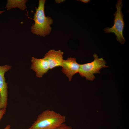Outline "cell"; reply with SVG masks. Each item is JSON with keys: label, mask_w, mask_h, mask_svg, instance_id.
<instances>
[{"label": "cell", "mask_w": 129, "mask_h": 129, "mask_svg": "<svg viewBox=\"0 0 129 129\" xmlns=\"http://www.w3.org/2000/svg\"><path fill=\"white\" fill-rule=\"evenodd\" d=\"M80 66V64L76 62L75 58L70 57L64 60L61 71L70 81L73 75L78 73Z\"/></svg>", "instance_id": "6"}, {"label": "cell", "mask_w": 129, "mask_h": 129, "mask_svg": "<svg viewBox=\"0 0 129 129\" xmlns=\"http://www.w3.org/2000/svg\"><path fill=\"white\" fill-rule=\"evenodd\" d=\"M122 0H118L116 4L117 10L114 14V24L111 27H106L103 30L106 33H114L116 37L117 40L121 44L124 43L125 39L123 35L124 27V22L123 19V15L121 9L123 6Z\"/></svg>", "instance_id": "3"}, {"label": "cell", "mask_w": 129, "mask_h": 129, "mask_svg": "<svg viewBox=\"0 0 129 129\" xmlns=\"http://www.w3.org/2000/svg\"><path fill=\"white\" fill-rule=\"evenodd\" d=\"M65 121L64 115L48 109L39 115L32 125L27 129H54Z\"/></svg>", "instance_id": "2"}, {"label": "cell", "mask_w": 129, "mask_h": 129, "mask_svg": "<svg viewBox=\"0 0 129 129\" xmlns=\"http://www.w3.org/2000/svg\"><path fill=\"white\" fill-rule=\"evenodd\" d=\"M45 1V0H39L38 7L36 8L33 16L35 23L31 27L33 34L45 37L50 33L52 30L50 25L53 22L51 17L45 15L44 7Z\"/></svg>", "instance_id": "1"}, {"label": "cell", "mask_w": 129, "mask_h": 129, "mask_svg": "<svg viewBox=\"0 0 129 129\" xmlns=\"http://www.w3.org/2000/svg\"><path fill=\"white\" fill-rule=\"evenodd\" d=\"M27 1L26 0H8L5 8L7 10L17 7L23 11L27 8L26 3Z\"/></svg>", "instance_id": "9"}, {"label": "cell", "mask_w": 129, "mask_h": 129, "mask_svg": "<svg viewBox=\"0 0 129 129\" xmlns=\"http://www.w3.org/2000/svg\"><path fill=\"white\" fill-rule=\"evenodd\" d=\"M8 64L0 66V110L6 109L8 103L7 83L5 81L4 75L11 68Z\"/></svg>", "instance_id": "5"}, {"label": "cell", "mask_w": 129, "mask_h": 129, "mask_svg": "<svg viewBox=\"0 0 129 129\" xmlns=\"http://www.w3.org/2000/svg\"><path fill=\"white\" fill-rule=\"evenodd\" d=\"M93 56L94 59L92 62L80 64L78 72L81 76L85 77L87 80L91 81L95 78L94 74L99 73L100 70L102 68L108 67L105 65L106 63L102 58H98L96 54Z\"/></svg>", "instance_id": "4"}, {"label": "cell", "mask_w": 129, "mask_h": 129, "mask_svg": "<svg viewBox=\"0 0 129 129\" xmlns=\"http://www.w3.org/2000/svg\"><path fill=\"white\" fill-rule=\"evenodd\" d=\"M31 62V69L35 72L38 77H42L49 69L48 62L44 58L38 59L32 57Z\"/></svg>", "instance_id": "8"}, {"label": "cell", "mask_w": 129, "mask_h": 129, "mask_svg": "<svg viewBox=\"0 0 129 129\" xmlns=\"http://www.w3.org/2000/svg\"><path fill=\"white\" fill-rule=\"evenodd\" d=\"M63 52L60 50L56 51L51 49L45 54L44 58L48 62L49 69L62 66L64 60L63 59Z\"/></svg>", "instance_id": "7"}, {"label": "cell", "mask_w": 129, "mask_h": 129, "mask_svg": "<svg viewBox=\"0 0 129 129\" xmlns=\"http://www.w3.org/2000/svg\"><path fill=\"white\" fill-rule=\"evenodd\" d=\"M5 11L4 10L0 11V14L4 12Z\"/></svg>", "instance_id": "15"}, {"label": "cell", "mask_w": 129, "mask_h": 129, "mask_svg": "<svg viewBox=\"0 0 129 129\" xmlns=\"http://www.w3.org/2000/svg\"><path fill=\"white\" fill-rule=\"evenodd\" d=\"M4 129H11V126L10 125H7Z\"/></svg>", "instance_id": "14"}, {"label": "cell", "mask_w": 129, "mask_h": 129, "mask_svg": "<svg viewBox=\"0 0 129 129\" xmlns=\"http://www.w3.org/2000/svg\"><path fill=\"white\" fill-rule=\"evenodd\" d=\"M80 0L85 3H87L90 1L89 0Z\"/></svg>", "instance_id": "13"}, {"label": "cell", "mask_w": 129, "mask_h": 129, "mask_svg": "<svg viewBox=\"0 0 129 129\" xmlns=\"http://www.w3.org/2000/svg\"><path fill=\"white\" fill-rule=\"evenodd\" d=\"M54 129H72L71 127L63 123Z\"/></svg>", "instance_id": "10"}, {"label": "cell", "mask_w": 129, "mask_h": 129, "mask_svg": "<svg viewBox=\"0 0 129 129\" xmlns=\"http://www.w3.org/2000/svg\"><path fill=\"white\" fill-rule=\"evenodd\" d=\"M6 109H3L0 110V120L5 114L6 112Z\"/></svg>", "instance_id": "11"}, {"label": "cell", "mask_w": 129, "mask_h": 129, "mask_svg": "<svg viewBox=\"0 0 129 129\" xmlns=\"http://www.w3.org/2000/svg\"><path fill=\"white\" fill-rule=\"evenodd\" d=\"M64 1V0H55L56 2L57 3H59L62 2Z\"/></svg>", "instance_id": "12"}]
</instances>
